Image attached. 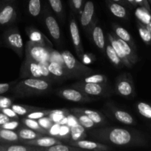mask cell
I'll use <instances>...</instances> for the list:
<instances>
[{"label":"cell","mask_w":151,"mask_h":151,"mask_svg":"<svg viewBox=\"0 0 151 151\" xmlns=\"http://www.w3.org/2000/svg\"><path fill=\"white\" fill-rule=\"evenodd\" d=\"M22 122L28 128H30V129L34 130V131H37V132L41 133V134H48V131L41 128V125H39V123H38L36 119H29V118L27 117L22 119Z\"/></svg>","instance_id":"33"},{"label":"cell","mask_w":151,"mask_h":151,"mask_svg":"<svg viewBox=\"0 0 151 151\" xmlns=\"http://www.w3.org/2000/svg\"><path fill=\"white\" fill-rule=\"evenodd\" d=\"M107 3L109 10L114 16L119 19H125L127 17V10L122 4L114 2L110 0H108Z\"/></svg>","instance_id":"21"},{"label":"cell","mask_w":151,"mask_h":151,"mask_svg":"<svg viewBox=\"0 0 151 151\" xmlns=\"http://www.w3.org/2000/svg\"><path fill=\"white\" fill-rule=\"evenodd\" d=\"M69 30H70L71 37H72V41L73 43L74 47L76 51L77 55L78 57L82 58L83 55H84L83 47L82 42H81V35H80L79 28L76 22L74 19H72L69 24Z\"/></svg>","instance_id":"11"},{"label":"cell","mask_w":151,"mask_h":151,"mask_svg":"<svg viewBox=\"0 0 151 151\" xmlns=\"http://www.w3.org/2000/svg\"><path fill=\"white\" fill-rule=\"evenodd\" d=\"M135 1L136 3H137V5L145 7V8H147V10H151L150 3H149V1H147V0H135Z\"/></svg>","instance_id":"50"},{"label":"cell","mask_w":151,"mask_h":151,"mask_svg":"<svg viewBox=\"0 0 151 151\" xmlns=\"http://www.w3.org/2000/svg\"><path fill=\"white\" fill-rule=\"evenodd\" d=\"M106 52L108 58L110 60V61L113 63L114 66H119L122 64V61L120 60L119 58L118 57V55H116V52L114 50V48L112 47V46L111 45V44H108L106 47Z\"/></svg>","instance_id":"34"},{"label":"cell","mask_w":151,"mask_h":151,"mask_svg":"<svg viewBox=\"0 0 151 151\" xmlns=\"http://www.w3.org/2000/svg\"><path fill=\"white\" fill-rule=\"evenodd\" d=\"M113 29L115 32V35H116L117 38L128 42L131 47L135 49V45H134V41H133L132 38H131V34L128 32V30H126L125 28H123L121 26H119L117 24H114Z\"/></svg>","instance_id":"24"},{"label":"cell","mask_w":151,"mask_h":151,"mask_svg":"<svg viewBox=\"0 0 151 151\" xmlns=\"http://www.w3.org/2000/svg\"><path fill=\"white\" fill-rule=\"evenodd\" d=\"M19 122H18L17 119H14V120H10L9 122H6L4 125H2L1 126H0V128H4V129L7 130H12V131H14L15 129L19 127Z\"/></svg>","instance_id":"43"},{"label":"cell","mask_w":151,"mask_h":151,"mask_svg":"<svg viewBox=\"0 0 151 151\" xmlns=\"http://www.w3.org/2000/svg\"><path fill=\"white\" fill-rule=\"evenodd\" d=\"M74 88L81 91L86 95L88 96H101L106 93V86L103 83H93L79 81L72 85Z\"/></svg>","instance_id":"6"},{"label":"cell","mask_w":151,"mask_h":151,"mask_svg":"<svg viewBox=\"0 0 151 151\" xmlns=\"http://www.w3.org/2000/svg\"><path fill=\"white\" fill-rule=\"evenodd\" d=\"M12 109L19 116H26L30 112L35 111L41 110V109L37 107H32L29 106H24V105L19 104H12L10 106Z\"/></svg>","instance_id":"31"},{"label":"cell","mask_w":151,"mask_h":151,"mask_svg":"<svg viewBox=\"0 0 151 151\" xmlns=\"http://www.w3.org/2000/svg\"><path fill=\"white\" fill-rule=\"evenodd\" d=\"M10 120H11V119L10 117H8L7 115H5L1 111L0 112V126H1L4 123H6V122H9Z\"/></svg>","instance_id":"51"},{"label":"cell","mask_w":151,"mask_h":151,"mask_svg":"<svg viewBox=\"0 0 151 151\" xmlns=\"http://www.w3.org/2000/svg\"><path fill=\"white\" fill-rule=\"evenodd\" d=\"M3 38L6 46L11 48L19 57H22L24 52V43L19 29L17 28L8 29L4 32Z\"/></svg>","instance_id":"5"},{"label":"cell","mask_w":151,"mask_h":151,"mask_svg":"<svg viewBox=\"0 0 151 151\" xmlns=\"http://www.w3.org/2000/svg\"><path fill=\"white\" fill-rule=\"evenodd\" d=\"M17 134L19 136V141L21 142L35 139L38 137H42L43 135L41 133L37 132V131L30 129V128H22L18 131Z\"/></svg>","instance_id":"23"},{"label":"cell","mask_w":151,"mask_h":151,"mask_svg":"<svg viewBox=\"0 0 151 151\" xmlns=\"http://www.w3.org/2000/svg\"><path fill=\"white\" fill-rule=\"evenodd\" d=\"M19 142L18 134L12 130L0 128V142L4 144L16 143Z\"/></svg>","instance_id":"19"},{"label":"cell","mask_w":151,"mask_h":151,"mask_svg":"<svg viewBox=\"0 0 151 151\" xmlns=\"http://www.w3.org/2000/svg\"><path fill=\"white\" fill-rule=\"evenodd\" d=\"M28 11L31 16L36 17L41 11V0H29L28 2Z\"/></svg>","instance_id":"37"},{"label":"cell","mask_w":151,"mask_h":151,"mask_svg":"<svg viewBox=\"0 0 151 151\" xmlns=\"http://www.w3.org/2000/svg\"><path fill=\"white\" fill-rule=\"evenodd\" d=\"M52 10L59 16L63 14V4L61 0H48Z\"/></svg>","instance_id":"39"},{"label":"cell","mask_w":151,"mask_h":151,"mask_svg":"<svg viewBox=\"0 0 151 151\" xmlns=\"http://www.w3.org/2000/svg\"><path fill=\"white\" fill-rule=\"evenodd\" d=\"M91 137L106 144L120 147H145L147 142L141 132L133 129L122 128H103L95 129Z\"/></svg>","instance_id":"1"},{"label":"cell","mask_w":151,"mask_h":151,"mask_svg":"<svg viewBox=\"0 0 151 151\" xmlns=\"http://www.w3.org/2000/svg\"><path fill=\"white\" fill-rule=\"evenodd\" d=\"M113 114L116 120L122 122V123L125 124V125H134V124L136 123L134 117H133L129 113L125 111L115 109L113 111Z\"/></svg>","instance_id":"22"},{"label":"cell","mask_w":151,"mask_h":151,"mask_svg":"<svg viewBox=\"0 0 151 151\" xmlns=\"http://www.w3.org/2000/svg\"><path fill=\"white\" fill-rule=\"evenodd\" d=\"M147 28H148V29H149V30H150V34H151V21H150V23L148 24H147Z\"/></svg>","instance_id":"55"},{"label":"cell","mask_w":151,"mask_h":151,"mask_svg":"<svg viewBox=\"0 0 151 151\" xmlns=\"http://www.w3.org/2000/svg\"><path fill=\"white\" fill-rule=\"evenodd\" d=\"M0 8H1V5H0Z\"/></svg>","instance_id":"58"},{"label":"cell","mask_w":151,"mask_h":151,"mask_svg":"<svg viewBox=\"0 0 151 151\" xmlns=\"http://www.w3.org/2000/svg\"><path fill=\"white\" fill-rule=\"evenodd\" d=\"M16 18V11L12 2L3 3L0 8V25L10 24L13 22Z\"/></svg>","instance_id":"10"},{"label":"cell","mask_w":151,"mask_h":151,"mask_svg":"<svg viewBox=\"0 0 151 151\" xmlns=\"http://www.w3.org/2000/svg\"><path fill=\"white\" fill-rule=\"evenodd\" d=\"M28 35H29V41H30L31 42L47 47V44L45 41V37L38 29H34V28H29L28 29Z\"/></svg>","instance_id":"27"},{"label":"cell","mask_w":151,"mask_h":151,"mask_svg":"<svg viewBox=\"0 0 151 151\" xmlns=\"http://www.w3.org/2000/svg\"><path fill=\"white\" fill-rule=\"evenodd\" d=\"M74 109L86 115L96 125H102V124L105 122V118L99 112L93 110H90V109H78V108H76V109Z\"/></svg>","instance_id":"25"},{"label":"cell","mask_w":151,"mask_h":151,"mask_svg":"<svg viewBox=\"0 0 151 151\" xmlns=\"http://www.w3.org/2000/svg\"><path fill=\"white\" fill-rule=\"evenodd\" d=\"M67 118H68L67 125H69V127H72V126H73V125H77V124H78V119H77L76 116H75L74 114L73 115L69 114L67 116Z\"/></svg>","instance_id":"49"},{"label":"cell","mask_w":151,"mask_h":151,"mask_svg":"<svg viewBox=\"0 0 151 151\" xmlns=\"http://www.w3.org/2000/svg\"><path fill=\"white\" fill-rule=\"evenodd\" d=\"M52 51L48 47L34 44L28 41L25 46V58L37 63H49Z\"/></svg>","instance_id":"4"},{"label":"cell","mask_w":151,"mask_h":151,"mask_svg":"<svg viewBox=\"0 0 151 151\" xmlns=\"http://www.w3.org/2000/svg\"><path fill=\"white\" fill-rule=\"evenodd\" d=\"M37 121H38V122L39 123V125H41V128H44V130H46V131H49L50 127H51L53 124V122L51 120V119H50L48 116H43V117L38 119Z\"/></svg>","instance_id":"42"},{"label":"cell","mask_w":151,"mask_h":151,"mask_svg":"<svg viewBox=\"0 0 151 151\" xmlns=\"http://www.w3.org/2000/svg\"><path fill=\"white\" fill-rule=\"evenodd\" d=\"M71 130V139L72 141L83 139L86 137V134L85 131V128L82 126L81 124H77L70 127Z\"/></svg>","instance_id":"30"},{"label":"cell","mask_w":151,"mask_h":151,"mask_svg":"<svg viewBox=\"0 0 151 151\" xmlns=\"http://www.w3.org/2000/svg\"><path fill=\"white\" fill-rule=\"evenodd\" d=\"M83 0H70V4L75 12H79L82 8Z\"/></svg>","instance_id":"46"},{"label":"cell","mask_w":151,"mask_h":151,"mask_svg":"<svg viewBox=\"0 0 151 151\" xmlns=\"http://www.w3.org/2000/svg\"><path fill=\"white\" fill-rule=\"evenodd\" d=\"M137 26H138L139 33L140 37L142 40L144 41L145 44L147 45H150L151 44V34L149 29L147 28V25L141 23L140 22H137Z\"/></svg>","instance_id":"32"},{"label":"cell","mask_w":151,"mask_h":151,"mask_svg":"<svg viewBox=\"0 0 151 151\" xmlns=\"http://www.w3.org/2000/svg\"><path fill=\"white\" fill-rule=\"evenodd\" d=\"M94 15V4L92 1L88 0L85 3L83 8L81 17V23L83 28L89 27L92 22Z\"/></svg>","instance_id":"13"},{"label":"cell","mask_w":151,"mask_h":151,"mask_svg":"<svg viewBox=\"0 0 151 151\" xmlns=\"http://www.w3.org/2000/svg\"><path fill=\"white\" fill-rule=\"evenodd\" d=\"M63 61V65L71 77H80L89 75L92 73L93 70L91 68L86 66L84 63L80 62L72 53L68 50H64L60 53Z\"/></svg>","instance_id":"3"},{"label":"cell","mask_w":151,"mask_h":151,"mask_svg":"<svg viewBox=\"0 0 151 151\" xmlns=\"http://www.w3.org/2000/svg\"><path fill=\"white\" fill-rule=\"evenodd\" d=\"M50 110L35 111H32V112H30V113H29L27 115H26V116L27 118H29V119H36V120H38V119L43 117V116H48L49 113H50Z\"/></svg>","instance_id":"41"},{"label":"cell","mask_w":151,"mask_h":151,"mask_svg":"<svg viewBox=\"0 0 151 151\" xmlns=\"http://www.w3.org/2000/svg\"><path fill=\"white\" fill-rule=\"evenodd\" d=\"M46 16L44 22L47 29L53 39L59 42L60 41V30L58 23L52 15L47 14Z\"/></svg>","instance_id":"15"},{"label":"cell","mask_w":151,"mask_h":151,"mask_svg":"<svg viewBox=\"0 0 151 151\" xmlns=\"http://www.w3.org/2000/svg\"><path fill=\"white\" fill-rule=\"evenodd\" d=\"M147 1H149V3H150V4H151V0H147Z\"/></svg>","instance_id":"57"},{"label":"cell","mask_w":151,"mask_h":151,"mask_svg":"<svg viewBox=\"0 0 151 151\" xmlns=\"http://www.w3.org/2000/svg\"><path fill=\"white\" fill-rule=\"evenodd\" d=\"M13 104V100L7 97L0 96V110L5 108H9Z\"/></svg>","instance_id":"44"},{"label":"cell","mask_w":151,"mask_h":151,"mask_svg":"<svg viewBox=\"0 0 151 151\" xmlns=\"http://www.w3.org/2000/svg\"><path fill=\"white\" fill-rule=\"evenodd\" d=\"M110 1H114V2H116V3H119L121 4H126V0H110Z\"/></svg>","instance_id":"53"},{"label":"cell","mask_w":151,"mask_h":151,"mask_svg":"<svg viewBox=\"0 0 151 151\" xmlns=\"http://www.w3.org/2000/svg\"><path fill=\"white\" fill-rule=\"evenodd\" d=\"M116 91L121 96L125 97L134 95L135 89L132 79L126 75L119 77L116 81Z\"/></svg>","instance_id":"8"},{"label":"cell","mask_w":151,"mask_h":151,"mask_svg":"<svg viewBox=\"0 0 151 151\" xmlns=\"http://www.w3.org/2000/svg\"><path fill=\"white\" fill-rule=\"evenodd\" d=\"M62 98L72 102H86L90 101L91 98L86 95L77 88H63L58 92Z\"/></svg>","instance_id":"9"},{"label":"cell","mask_w":151,"mask_h":151,"mask_svg":"<svg viewBox=\"0 0 151 151\" xmlns=\"http://www.w3.org/2000/svg\"><path fill=\"white\" fill-rule=\"evenodd\" d=\"M60 143L61 142L59 140L53 137H41L35 139L23 142V144L25 145L33 146V147H49L55 145L60 144Z\"/></svg>","instance_id":"14"},{"label":"cell","mask_w":151,"mask_h":151,"mask_svg":"<svg viewBox=\"0 0 151 151\" xmlns=\"http://www.w3.org/2000/svg\"><path fill=\"white\" fill-rule=\"evenodd\" d=\"M83 82L85 83H103L105 84L107 82V78L106 75L101 74H95V75H90L84 78Z\"/></svg>","instance_id":"38"},{"label":"cell","mask_w":151,"mask_h":151,"mask_svg":"<svg viewBox=\"0 0 151 151\" xmlns=\"http://www.w3.org/2000/svg\"><path fill=\"white\" fill-rule=\"evenodd\" d=\"M60 125L59 123H53L52 125L50 127L48 131V134L51 135L53 137H57L58 136L59 129H60Z\"/></svg>","instance_id":"47"},{"label":"cell","mask_w":151,"mask_h":151,"mask_svg":"<svg viewBox=\"0 0 151 151\" xmlns=\"http://www.w3.org/2000/svg\"><path fill=\"white\" fill-rule=\"evenodd\" d=\"M22 78H43L40 63L25 58L21 69Z\"/></svg>","instance_id":"7"},{"label":"cell","mask_w":151,"mask_h":151,"mask_svg":"<svg viewBox=\"0 0 151 151\" xmlns=\"http://www.w3.org/2000/svg\"><path fill=\"white\" fill-rule=\"evenodd\" d=\"M47 66H48V69L50 74H52L53 76L57 77V78L71 77L70 74L63 63L51 60L47 63Z\"/></svg>","instance_id":"17"},{"label":"cell","mask_w":151,"mask_h":151,"mask_svg":"<svg viewBox=\"0 0 151 151\" xmlns=\"http://www.w3.org/2000/svg\"><path fill=\"white\" fill-rule=\"evenodd\" d=\"M1 111L2 113H4V114L7 115L8 117H10L11 119H19V115L13 110L10 107L9 108H5V109H1Z\"/></svg>","instance_id":"45"},{"label":"cell","mask_w":151,"mask_h":151,"mask_svg":"<svg viewBox=\"0 0 151 151\" xmlns=\"http://www.w3.org/2000/svg\"><path fill=\"white\" fill-rule=\"evenodd\" d=\"M135 16L139 22L144 24H148L151 21V10L139 6L135 10Z\"/></svg>","instance_id":"28"},{"label":"cell","mask_w":151,"mask_h":151,"mask_svg":"<svg viewBox=\"0 0 151 151\" xmlns=\"http://www.w3.org/2000/svg\"><path fill=\"white\" fill-rule=\"evenodd\" d=\"M11 84L10 83H0V94L6 93L7 91H9Z\"/></svg>","instance_id":"52"},{"label":"cell","mask_w":151,"mask_h":151,"mask_svg":"<svg viewBox=\"0 0 151 151\" xmlns=\"http://www.w3.org/2000/svg\"><path fill=\"white\" fill-rule=\"evenodd\" d=\"M70 145L73 147H79L83 150H93L98 151H106L109 150L111 149V147H109L106 145L103 144L100 142H97L94 141H89V140L86 139H80L77 141L70 142Z\"/></svg>","instance_id":"12"},{"label":"cell","mask_w":151,"mask_h":151,"mask_svg":"<svg viewBox=\"0 0 151 151\" xmlns=\"http://www.w3.org/2000/svg\"><path fill=\"white\" fill-rule=\"evenodd\" d=\"M40 66H41V73H42L43 78H48L50 76V72L48 69L47 63H39Z\"/></svg>","instance_id":"48"},{"label":"cell","mask_w":151,"mask_h":151,"mask_svg":"<svg viewBox=\"0 0 151 151\" xmlns=\"http://www.w3.org/2000/svg\"><path fill=\"white\" fill-rule=\"evenodd\" d=\"M14 0H3V3H6V2H12Z\"/></svg>","instance_id":"56"},{"label":"cell","mask_w":151,"mask_h":151,"mask_svg":"<svg viewBox=\"0 0 151 151\" xmlns=\"http://www.w3.org/2000/svg\"><path fill=\"white\" fill-rule=\"evenodd\" d=\"M137 109L139 113L145 118L151 119V105L145 102H139L137 104Z\"/></svg>","instance_id":"36"},{"label":"cell","mask_w":151,"mask_h":151,"mask_svg":"<svg viewBox=\"0 0 151 151\" xmlns=\"http://www.w3.org/2000/svg\"><path fill=\"white\" fill-rule=\"evenodd\" d=\"M116 38L118 42H119V45H120L121 48L123 50L124 53L126 55V57L128 58L129 61L131 63V64H135L137 62V60H138V57H137V55L136 53V51L134 47H131L126 41H123V40L117 38V37H116Z\"/></svg>","instance_id":"18"},{"label":"cell","mask_w":151,"mask_h":151,"mask_svg":"<svg viewBox=\"0 0 151 151\" xmlns=\"http://www.w3.org/2000/svg\"><path fill=\"white\" fill-rule=\"evenodd\" d=\"M127 2H128L129 4H131L133 6H137V3H136L135 0H126Z\"/></svg>","instance_id":"54"},{"label":"cell","mask_w":151,"mask_h":151,"mask_svg":"<svg viewBox=\"0 0 151 151\" xmlns=\"http://www.w3.org/2000/svg\"><path fill=\"white\" fill-rule=\"evenodd\" d=\"M71 139L70 127L68 125H60L58 139Z\"/></svg>","instance_id":"40"},{"label":"cell","mask_w":151,"mask_h":151,"mask_svg":"<svg viewBox=\"0 0 151 151\" xmlns=\"http://www.w3.org/2000/svg\"><path fill=\"white\" fill-rule=\"evenodd\" d=\"M71 111L76 116L77 119L78 121V123L81 124L83 128H85V129H91V128L95 127L96 124L86 114L75 110L74 109H72Z\"/></svg>","instance_id":"26"},{"label":"cell","mask_w":151,"mask_h":151,"mask_svg":"<svg viewBox=\"0 0 151 151\" xmlns=\"http://www.w3.org/2000/svg\"><path fill=\"white\" fill-rule=\"evenodd\" d=\"M108 39H109V42L110 43L111 45L112 46L115 52H116V55H117L118 57L119 58L120 60L122 61V64H123L124 66H127V67H129V68L132 67L133 65L131 64V63L129 61L128 58H127L126 55H125L123 50H122V49L121 48L120 45H119V42H118L117 40H116V37L114 36V35H111V34L108 33Z\"/></svg>","instance_id":"16"},{"label":"cell","mask_w":151,"mask_h":151,"mask_svg":"<svg viewBox=\"0 0 151 151\" xmlns=\"http://www.w3.org/2000/svg\"><path fill=\"white\" fill-rule=\"evenodd\" d=\"M69 114V111L67 109H55L50 110L48 116L51 119L53 123H60V121Z\"/></svg>","instance_id":"29"},{"label":"cell","mask_w":151,"mask_h":151,"mask_svg":"<svg viewBox=\"0 0 151 151\" xmlns=\"http://www.w3.org/2000/svg\"><path fill=\"white\" fill-rule=\"evenodd\" d=\"M81 150V148L73 146H68L65 145L63 144H57L55 145L51 146L49 147H39L38 150H44V151H78Z\"/></svg>","instance_id":"35"},{"label":"cell","mask_w":151,"mask_h":151,"mask_svg":"<svg viewBox=\"0 0 151 151\" xmlns=\"http://www.w3.org/2000/svg\"><path fill=\"white\" fill-rule=\"evenodd\" d=\"M50 88V83L43 78H25L13 87L12 92L18 97H25L46 94Z\"/></svg>","instance_id":"2"},{"label":"cell","mask_w":151,"mask_h":151,"mask_svg":"<svg viewBox=\"0 0 151 151\" xmlns=\"http://www.w3.org/2000/svg\"><path fill=\"white\" fill-rule=\"evenodd\" d=\"M91 35H92L93 41L97 46V48L101 50H104L106 42H105L104 33H103L102 28L97 25L94 26L92 29V32H91Z\"/></svg>","instance_id":"20"}]
</instances>
